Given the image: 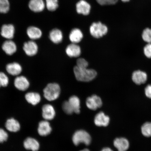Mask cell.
<instances>
[{"label":"cell","instance_id":"20","mask_svg":"<svg viewBox=\"0 0 151 151\" xmlns=\"http://www.w3.org/2000/svg\"><path fill=\"white\" fill-rule=\"evenodd\" d=\"M26 32L28 37L32 40L39 39L42 35L41 30L35 26H31L28 27Z\"/></svg>","mask_w":151,"mask_h":151},{"label":"cell","instance_id":"16","mask_svg":"<svg viewBox=\"0 0 151 151\" xmlns=\"http://www.w3.org/2000/svg\"><path fill=\"white\" fill-rule=\"evenodd\" d=\"M24 146L26 150L37 151L40 148V144L36 139L28 137L24 142Z\"/></svg>","mask_w":151,"mask_h":151},{"label":"cell","instance_id":"39","mask_svg":"<svg viewBox=\"0 0 151 151\" xmlns=\"http://www.w3.org/2000/svg\"><path fill=\"white\" fill-rule=\"evenodd\" d=\"M80 151H90L88 149H85L83 150H81Z\"/></svg>","mask_w":151,"mask_h":151},{"label":"cell","instance_id":"9","mask_svg":"<svg viewBox=\"0 0 151 151\" xmlns=\"http://www.w3.org/2000/svg\"><path fill=\"white\" fill-rule=\"evenodd\" d=\"M132 80L137 85L144 84L147 81V75L144 71L139 70L135 71L132 74Z\"/></svg>","mask_w":151,"mask_h":151},{"label":"cell","instance_id":"7","mask_svg":"<svg viewBox=\"0 0 151 151\" xmlns=\"http://www.w3.org/2000/svg\"><path fill=\"white\" fill-rule=\"evenodd\" d=\"M110 119L102 112L98 113L94 119V123L96 125L99 127H106L109 125Z\"/></svg>","mask_w":151,"mask_h":151},{"label":"cell","instance_id":"23","mask_svg":"<svg viewBox=\"0 0 151 151\" xmlns=\"http://www.w3.org/2000/svg\"><path fill=\"white\" fill-rule=\"evenodd\" d=\"M49 37L52 42L58 44L61 42L63 40V34L61 30L59 29H53L50 32Z\"/></svg>","mask_w":151,"mask_h":151},{"label":"cell","instance_id":"8","mask_svg":"<svg viewBox=\"0 0 151 151\" xmlns=\"http://www.w3.org/2000/svg\"><path fill=\"white\" fill-rule=\"evenodd\" d=\"M52 128L48 121L43 120L39 123L37 132L41 136H46L51 133Z\"/></svg>","mask_w":151,"mask_h":151},{"label":"cell","instance_id":"26","mask_svg":"<svg viewBox=\"0 0 151 151\" xmlns=\"http://www.w3.org/2000/svg\"><path fill=\"white\" fill-rule=\"evenodd\" d=\"M141 133L146 137H151V122H146L143 124L141 128Z\"/></svg>","mask_w":151,"mask_h":151},{"label":"cell","instance_id":"21","mask_svg":"<svg viewBox=\"0 0 151 151\" xmlns=\"http://www.w3.org/2000/svg\"><path fill=\"white\" fill-rule=\"evenodd\" d=\"M5 127L8 131L17 132L19 131L20 125L17 120L12 118L9 119L5 123Z\"/></svg>","mask_w":151,"mask_h":151},{"label":"cell","instance_id":"5","mask_svg":"<svg viewBox=\"0 0 151 151\" xmlns=\"http://www.w3.org/2000/svg\"><path fill=\"white\" fill-rule=\"evenodd\" d=\"M86 104L88 109L92 110H96L101 107L103 103L101 98L94 94L87 99Z\"/></svg>","mask_w":151,"mask_h":151},{"label":"cell","instance_id":"27","mask_svg":"<svg viewBox=\"0 0 151 151\" xmlns=\"http://www.w3.org/2000/svg\"><path fill=\"white\" fill-rule=\"evenodd\" d=\"M45 5L49 11H55L58 6V0H46Z\"/></svg>","mask_w":151,"mask_h":151},{"label":"cell","instance_id":"37","mask_svg":"<svg viewBox=\"0 0 151 151\" xmlns=\"http://www.w3.org/2000/svg\"><path fill=\"white\" fill-rule=\"evenodd\" d=\"M101 151H114L112 149L110 148H108V147H106V148H104L101 150Z\"/></svg>","mask_w":151,"mask_h":151},{"label":"cell","instance_id":"24","mask_svg":"<svg viewBox=\"0 0 151 151\" xmlns=\"http://www.w3.org/2000/svg\"><path fill=\"white\" fill-rule=\"evenodd\" d=\"M25 99L28 103L33 105H35L40 101L41 97L39 93L30 92L26 94Z\"/></svg>","mask_w":151,"mask_h":151},{"label":"cell","instance_id":"1","mask_svg":"<svg viewBox=\"0 0 151 151\" xmlns=\"http://www.w3.org/2000/svg\"><path fill=\"white\" fill-rule=\"evenodd\" d=\"M76 78L78 81L88 82L93 80L97 75V73L92 69L80 68L76 66L73 68Z\"/></svg>","mask_w":151,"mask_h":151},{"label":"cell","instance_id":"6","mask_svg":"<svg viewBox=\"0 0 151 151\" xmlns=\"http://www.w3.org/2000/svg\"><path fill=\"white\" fill-rule=\"evenodd\" d=\"M15 31V28L13 24H4L1 27V35L5 39L11 40L14 37Z\"/></svg>","mask_w":151,"mask_h":151},{"label":"cell","instance_id":"17","mask_svg":"<svg viewBox=\"0 0 151 151\" xmlns=\"http://www.w3.org/2000/svg\"><path fill=\"white\" fill-rule=\"evenodd\" d=\"M66 54L70 57L77 58L80 56L81 52L80 47L75 43H71L66 48Z\"/></svg>","mask_w":151,"mask_h":151},{"label":"cell","instance_id":"10","mask_svg":"<svg viewBox=\"0 0 151 151\" xmlns=\"http://www.w3.org/2000/svg\"><path fill=\"white\" fill-rule=\"evenodd\" d=\"M42 116L45 120H52L55 116V111L54 107L50 104H45L42 108Z\"/></svg>","mask_w":151,"mask_h":151},{"label":"cell","instance_id":"15","mask_svg":"<svg viewBox=\"0 0 151 151\" xmlns=\"http://www.w3.org/2000/svg\"><path fill=\"white\" fill-rule=\"evenodd\" d=\"M14 84L19 90L24 91L29 88V83L27 79L24 76H18L15 79Z\"/></svg>","mask_w":151,"mask_h":151},{"label":"cell","instance_id":"29","mask_svg":"<svg viewBox=\"0 0 151 151\" xmlns=\"http://www.w3.org/2000/svg\"><path fill=\"white\" fill-rule=\"evenodd\" d=\"M143 40L148 43H151V29L146 28L143 31L142 35Z\"/></svg>","mask_w":151,"mask_h":151},{"label":"cell","instance_id":"36","mask_svg":"<svg viewBox=\"0 0 151 151\" xmlns=\"http://www.w3.org/2000/svg\"><path fill=\"white\" fill-rule=\"evenodd\" d=\"M145 94L147 97L151 99V84L148 85L145 88Z\"/></svg>","mask_w":151,"mask_h":151},{"label":"cell","instance_id":"12","mask_svg":"<svg viewBox=\"0 0 151 151\" xmlns=\"http://www.w3.org/2000/svg\"><path fill=\"white\" fill-rule=\"evenodd\" d=\"M45 3L43 0H30L28 3L29 8L33 12L37 13L44 10Z\"/></svg>","mask_w":151,"mask_h":151},{"label":"cell","instance_id":"32","mask_svg":"<svg viewBox=\"0 0 151 151\" xmlns=\"http://www.w3.org/2000/svg\"><path fill=\"white\" fill-rule=\"evenodd\" d=\"M77 67L80 68H87L88 63L86 60L83 58H79L77 60Z\"/></svg>","mask_w":151,"mask_h":151},{"label":"cell","instance_id":"11","mask_svg":"<svg viewBox=\"0 0 151 151\" xmlns=\"http://www.w3.org/2000/svg\"><path fill=\"white\" fill-rule=\"evenodd\" d=\"M37 45L33 41H28L24 43L23 50L25 53L29 56H33L37 54L38 51Z\"/></svg>","mask_w":151,"mask_h":151},{"label":"cell","instance_id":"38","mask_svg":"<svg viewBox=\"0 0 151 151\" xmlns=\"http://www.w3.org/2000/svg\"><path fill=\"white\" fill-rule=\"evenodd\" d=\"M130 0H122V1L124 2H127L129 1Z\"/></svg>","mask_w":151,"mask_h":151},{"label":"cell","instance_id":"19","mask_svg":"<svg viewBox=\"0 0 151 151\" xmlns=\"http://www.w3.org/2000/svg\"><path fill=\"white\" fill-rule=\"evenodd\" d=\"M83 37L82 32L78 28H75L71 30L69 34L70 40L73 43H78L81 42Z\"/></svg>","mask_w":151,"mask_h":151},{"label":"cell","instance_id":"2","mask_svg":"<svg viewBox=\"0 0 151 151\" xmlns=\"http://www.w3.org/2000/svg\"><path fill=\"white\" fill-rule=\"evenodd\" d=\"M61 88L59 85L56 83H51L47 85L43 90V95L45 99L48 101L55 100L59 97Z\"/></svg>","mask_w":151,"mask_h":151},{"label":"cell","instance_id":"33","mask_svg":"<svg viewBox=\"0 0 151 151\" xmlns=\"http://www.w3.org/2000/svg\"><path fill=\"white\" fill-rule=\"evenodd\" d=\"M8 138L7 132L2 128H0V143H3L6 141Z\"/></svg>","mask_w":151,"mask_h":151},{"label":"cell","instance_id":"25","mask_svg":"<svg viewBox=\"0 0 151 151\" xmlns=\"http://www.w3.org/2000/svg\"><path fill=\"white\" fill-rule=\"evenodd\" d=\"M68 101L73 112L76 114H79L80 112V101L79 98L76 96H72Z\"/></svg>","mask_w":151,"mask_h":151},{"label":"cell","instance_id":"22","mask_svg":"<svg viewBox=\"0 0 151 151\" xmlns=\"http://www.w3.org/2000/svg\"><path fill=\"white\" fill-rule=\"evenodd\" d=\"M6 69L7 73L12 76L19 75L22 70L21 66L16 62L8 64L6 65Z\"/></svg>","mask_w":151,"mask_h":151},{"label":"cell","instance_id":"35","mask_svg":"<svg viewBox=\"0 0 151 151\" xmlns=\"http://www.w3.org/2000/svg\"><path fill=\"white\" fill-rule=\"evenodd\" d=\"M145 55L148 58H151V43H148L143 49Z\"/></svg>","mask_w":151,"mask_h":151},{"label":"cell","instance_id":"31","mask_svg":"<svg viewBox=\"0 0 151 151\" xmlns=\"http://www.w3.org/2000/svg\"><path fill=\"white\" fill-rule=\"evenodd\" d=\"M62 107L64 112L66 114H71L74 113L73 109L72 108L68 101L64 102V103L62 104Z\"/></svg>","mask_w":151,"mask_h":151},{"label":"cell","instance_id":"30","mask_svg":"<svg viewBox=\"0 0 151 151\" xmlns=\"http://www.w3.org/2000/svg\"><path fill=\"white\" fill-rule=\"evenodd\" d=\"M9 83V79L7 75L4 73L0 72V88L6 86Z\"/></svg>","mask_w":151,"mask_h":151},{"label":"cell","instance_id":"3","mask_svg":"<svg viewBox=\"0 0 151 151\" xmlns=\"http://www.w3.org/2000/svg\"><path fill=\"white\" fill-rule=\"evenodd\" d=\"M72 140L75 146H78L80 143H83L88 146L91 142V138L87 132L84 130H80L76 132L73 134Z\"/></svg>","mask_w":151,"mask_h":151},{"label":"cell","instance_id":"14","mask_svg":"<svg viewBox=\"0 0 151 151\" xmlns=\"http://www.w3.org/2000/svg\"><path fill=\"white\" fill-rule=\"evenodd\" d=\"M76 8L78 14L86 16L90 14L91 7L85 0H81L77 3Z\"/></svg>","mask_w":151,"mask_h":151},{"label":"cell","instance_id":"18","mask_svg":"<svg viewBox=\"0 0 151 151\" xmlns=\"http://www.w3.org/2000/svg\"><path fill=\"white\" fill-rule=\"evenodd\" d=\"M2 48L6 53L9 55L14 54L17 49L16 43L11 40L5 41L3 43Z\"/></svg>","mask_w":151,"mask_h":151},{"label":"cell","instance_id":"28","mask_svg":"<svg viewBox=\"0 0 151 151\" xmlns=\"http://www.w3.org/2000/svg\"><path fill=\"white\" fill-rule=\"evenodd\" d=\"M10 4L9 0H0V13L6 14L9 12Z\"/></svg>","mask_w":151,"mask_h":151},{"label":"cell","instance_id":"34","mask_svg":"<svg viewBox=\"0 0 151 151\" xmlns=\"http://www.w3.org/2000/svg\"><path fill=\"white\" fill-rule=\"evenodd\" d=\"M97 3L101 5H114L116 4L118 0H96Z\"/></svg>","mask_w":151,"mask_h":151},{"label":"cell","instance_id":"4","mask_svg":"<svg viewBox=\"0 0 151 151\" xmlns=\"http://www.w3.org/2000/svg\"><path fill=\"white\" fill-rule=\"evenodd\" d=\"M91 35L96 38H99L105 35L108 32V28L101 22H93L90 28Z\"/></svg>","mask_w":151,"mask_h":151},{"label":"cell","instance_id":"13","mask_svg":"<svg viewBox=\"0 0 151 151\" xmlns=\"http://www.w3.org/2000/svg\"><path fill=\"white\" fill-rule=\"evenodd\" d=\"M113 144L118 151H126L129 147V141L124 137L117 138L113 142Z\"/></svg>","mask_w":151,"mask_h":151}]
</instances>
